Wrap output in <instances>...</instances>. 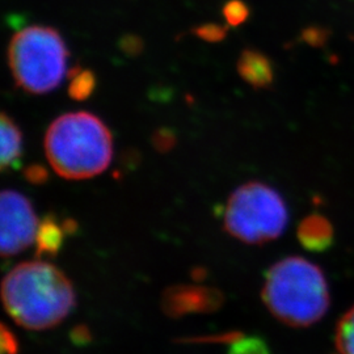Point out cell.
I'll return each instance as SVG.
<instances>
[{
  "instance_id": "1",
  "label": "cell",
  "mask_w": 354,
  "mask_h": 354,
  "mask_svg": "<svg viewBox=\"0 0 354 354\" xmlns=\"http://www.w3.org/2000/svg\"><path fill=\"white\" fill-rule=\"evenodd\" d=\"M1 298L8 315L33 330L58 326L75 307L71 281L57 266L44 261L15 266L3 279Z\"/></svg>"
},
{
  "instance_id": "17",
  "label": "cell",
  "mask_w": 354,
  "mask_h": 354,
  "mask_svg": "<svg viewBox=\"0 0 354 354\" xmlns=\"http://www.w3.org/2000/svg\"><path fill=\"white\" fill-rule=\"evenodd\" d=\"M152 146L156 151H171L176 145V136L171 129H158L152 134Z\"/></svg>"
},
{
  "instance_id": "22",
  "label": "cell",
  "mask_w": 354,
  "mask_h": 354,
  "mask_svg": "<svg viewBox=\"0 0 354 354\" xmlns=\"http://www.w3.org/2000/svg\"><path fill=\"white\" fill-rule=\"evenodd\" d=\"M70 339L76 346H87L92 342V335L87 326L79 324L70 332Z\"/></svg>"
},
{
  "instance_id": "8",
  "label": "cell",
  "mask_w": 354,
  "mask_h": 354,
  "mask_svg": "<svg viewBox=\"0 0 354 354\" xmlns=\"http://www.w3.org/2000/svg\"><path fill=\"white\" fill-rule=\"evenodd\" d=\"M297 234L298 241L308 252H326L335 241L333 226L328 218L322 214L307 215L299 223Z\"/></svg>"
},
{
  "instance_id": "3",
  "label": "cell",
  "mask_w": 354,
  "mask_h": 354,
  "mask_svg": "<svg viewBox=\"0 0 354 354\" xmlns=\"http://www.w3.org/2000/svg\"><path fill=\"white\" fill-rule=\"evenodd\" d=\"M263 301L285 324L308 327L328 311V283L319 266L290 256L268 270Z\"/></svg>"
},
{
  "instance_id": "15",
  "label": "cell",
  "mask_w": 354,
  "mask_h": 354,
  "mask_svg": "<svg viewBox=\"0 0 354 354\" xmlns=\"http://www.w3.org/2000/svg\"><path fill=\"white\" fill-rule=\"evenodd\" d=\"M223 16L228 26H238L248 19L250 10L247 4L241 0H230L223 7Z\"/></svg>"
},
{
  "instance_id": "16",
  "label": "cell",
  "mask_w": 354,
  "mask_h": 354,
  "mask_svg": "<svg viewBox=\"0 0 354 354\" xmlns=\"http://www.w3.org/2000/svg\"><path fill=\"white\" fill-rule=\"evenodd\" d=\"M193 35L206 42H221L227 36V29L218 24H205L194 28Z\"/></svg>"
},
{
  "instance_id": "7",
  "label": "cell",
  "mask_w": 354,
  "mask_h": 354,
  "mask_svg": "<svg viewBox=\"0 0 354 354\" xmlns=\"http://www.w3.org/2000/svg\"><path fill=\"white\" fill-rule=\"evenodd\" d=\"M225 297L222 291L198 285H176L165 289L162 308L165 315L183 317L189 314H209L219 310Z\"/></svg>"
},
{
  "instance_id": "19",
  "label": "cell",
  "mask_w": 354,
  "mask_h": 354,
  "mask_svg": "<svg viewBox=\"0 0 354 354\" xmlns=\"http://www.w3.org/2000/svg\"><path fill=\"white\" fill-rule=\"evenodd\" d=\"M0 333V342H1V353L17 354L19 353V344L12 332L7 328L4 324L1 326Z\"/></svg>"
},
{
  "instance_id": "12",
  "label": "cell",
  "mask_w": 354,
  "mask_h": 354,
  "mask_svg": "<svg viewBox=\"0 0 354 354\" xmlns=\"http://www.w3.org/2000/svg\"><path fill=\"white\" fill-rule=\"evenodd\" d=\"M67 76L71 79L68 86V95L75 102H84L93 93L96 87V76L89 70H82L80 67L71 68Z\"/></svg>"
},
{
  "instance_id": "10",
  "label": "cell",
  "mask_w": 354,
  "mask_h": 354,
  "mask_svg": "<svg viewBox=\"0 0 354 354\" xmlns=\"http://www.w3.org/2000/svg\"><path fill=\"white\" fill-rule=\"evenodd\" d=\"M1 156L0 167L1 171L16 167L21 158L23 136L20 127L15 124L12 118L6 113H1Z\"/></svg>"
},
{
  "instance_id": "14",
  "label": "cell",
  "mask_w": 354,
  "mask_h": 354,
  "mask_svg": "<svg viewBox=\"0 0 354 354\" xmlns=\"http://www.w3.org/2000/svg\"><path fill=\"white\" fill-rule=\"evenodd\" d=\"M228 354H270L266 342L260 337H241L232 342Z\"/></svg>"
},
{
  "instance_id": "20",
  "label": "cell",
  "mask_w": 354,
  "mask_h": 354,
  "mask_svg": "<svg viewBox=\"0 0 354 354\" xmlns=\"http://www.w3.org/2000/svg\"><path fill=\"white\" fill-rule=\"evenodd\" d=\"M327 37H328L327 32H326L324 29L317 28V26L307 28V29L304 30V35H302L304 42L308 44V45H311V46H315V48L324 45L326 41H327Z\"/></svg>"
},
{
  "instance_id": "9",
  "label": "cell",
  "mask_w": 354,
  "mask_h": 354,
  "mask_svg": "<svg viewBox=\"0 0 354 354\" xmlns=\"http://www.w3.org/2000/svg\"><path fill=\"white\" fill-rule=\"evenodd\" d=\"M238 73L254 89L269 88L274 82L272 61L266 54L254 49L243 50L238 61Z\"/></svg>"
},
{
  "instance_id": "25",
  "label": "cell",
  "mask_w": 354,
  "mask_h": 354,
  "mask_svg": "<svg viewBox=\"0 0 354 354\" xmlns=\"http://www.w3.org/2000/svg\"><path fill=\"white\" fill-rule=\"evenodd\" d=\"M192 277L196 279V281H203L206 277V272H205L203 268H196L192 272Z\"/></svg>"
},
{
  "instance_id": "5",
  "label": "cell",
  "mask_w": 354,
  "mask_h": 354,
  "mask_svg": "<svg viewBox=\"0 0 354 354\" xmlns=\"http://www.w3.org/2000/svg\"><path fill=\"white\" fill-rule=\"evenodd\" d=\"M225 230L247 244L274 241L288 227L289 213L279 192L263 183H247L228 198Z\"/></svg>"
},
{
  "instance_id": "18",
  "label": "cell",
  "mask_w": 354,
  "mask_h": 354,
  "mask_svg": "<svg viewBox=\"0 0 354 354\" xmlns=\"http://www.w3.org/2000/svg\"><path fill=\"white\" fill-rule=\"evenodd\" d=\"M243 337V333L238 330L232 332H225L218 335H207V336H198V337H189L180 342H235Z\"/></svg>"
},
{
  "instance_id": "13",
  "label": "cell",
  "mask_w": 354,
  "mask_h": 354,
  "mask_svg": "<svg viewBox=\"0 0 354 354\" xmlns=\"http://www.w3.org/2000/svg\"><path fill=\"white\" fill-rule=\"evenodd\" d=\"M336 345L342 354H354V307L339 322Z\"/></svg>"
},
{
  "instance_id": "2",
  "label": "cell",
  "mask_w": 354,
  "mask_h": 354,
  "mask_svg": "<svg viewBox=\"0 0 354 354\" xmlns=\"http://www.w3.org/2000/svg\"><path fill=\"white\" fill-rule=\"evenodd\" d=\"M45 152L53 169L67 180L97 176L112 162L109 129L88 112L58 117L46 131Z\"/></svg>"
},
{
  "instance_id": "24",
  "label": "cell",
  "mask_w": 354,
  "mask_h": 354,
  "mask_svg": "<svg viewBox=\"0 0 354 354\" xmlns=\"http://www.w3.org/2000/svg\"><path fill=\"white\" fill-rule=\"evenodd\" d=\"M62 223H64L66 234H68V235L75 234L76 230H77V223H76L74 219H66V221H64Z\"/></svg>"
},
{
  "instance_id": "11",
  "label": "cell",
  "mask_w": 354,
  "mask_h": 354,
  "mask_svg": "<svg viewBox=\"0 0 354 354\" xmlns=\"http://www.w3.org/2000/svg\"><path fill=\"white\" fill-rule=\"evenodd\" d=\"M64 223L59 225L54 215H48L39 223L36 235L37 243V257L41 256H57L64 245Z\"/></svg>"
},
{
  "instance_id": "23",
  "label": "cell",
  "mask_w": 354,
  "mask_h": 354,
  "mask_svg": "<svg viewBox=\"0 0 354 354\" xmlns=\"http://www.w3.org/2000/svg\"><path fill=\"white\" fill-rule=\"evenodd\" d=\"M121 49L127 55H138L143 49V42L138 36H125L120 42Z\"/></svg>"
},
{
  "instance_id": "4",
  "label": "cell",
  "mask_w": 354,
  "mask_h": 354,
  "mask_svg": "<svg viewBox=\"0 0 354 354\" xmlns=\"http://www.w3.org/2000/svg\"><path fill=\"white\" fill-rule=\"evenodd\" d=\"M7 55L16 86L28 93H49L64 80L68 50L54 28L32 26L19 30Z\"/></svg>"
},
{
  "instance_id": "21",
  "label": "cell",
  "mask_w": 354,
  "mask_h": 354,
  "mask_svg": "<svg viewBox=\"0 0 354 354\" xmlns=\"http://www.w3.org/2000/svg\"><path fill=\"white\" fill-rule=\"evenodd\" d=\"M24 176L30 184L35 185H41L45 184L49 180V174L42 165H29L24 171Z\"/></svg>"
},
{
  "instance_id": "6",
  "label": "cell",
  "mask_w": 354,
  "mask_h": 354,
  "mask_svg": "<svg viewBox=\"0 0 354 354\" xmlns=\"http://www.w3.org/2000/svg\"><path fill=\"white\" fill-rule=\"evenodd\" d=\"M0 252L11 257L36 241L37 215L30 201L16 190H3L0 197Z\"/></svg>"
}]
</instances>
